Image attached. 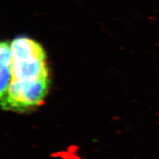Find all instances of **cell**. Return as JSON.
<instances>
[{"instance_id":"6da1fadb","label":"cell","mask_w":159,"mask_h":159,"mask_svg":"<svg viewBox=\"0 0 159 159\" xmlns=\"http://www.w3.org/2000/svg\"><path fill=\"white\" fill-rule=\"evenodd\" d=\"M48 89V78L30 81L13 80L7 94L1 99L2 107L5 110H24L39 105Z\"/></svg>"},{"instance_id":"7a4b0ae2","label":"cell","mask_w":159,"mask_h":159,"mask_svg":"<svg viewBox=\"0 0 159 159\" xmlns=\"http://www.w3.org/2000/svg\"><path fill=\"white\" fill-rule=\"evenodd\" d=\"M13 80L30 81L48 78L45 57H34L23 61H13Z\"/></svg>"},{"instance_id":"3957f363","label":"cell","mask_w":159,"mask_h":159,"mask_svg":"<svg viewBox=\"0 0 159 159\" xmlns=\"http://www.w3.org/2000/svg\"><path fill=\"white\" fill-rule=\"evenodd\" d=\"M13 61H23L34 57H45L44 52L39 43L25 37L16 39L11 43Z\"/></svg>"},{"instance_id":"277c9868","label":"cell","mask_w":159,"mask_h":159,"mask_svg":"<svg viewBox=\"0 0 159 159\" xmlns=\"http://www.w3.org/2000/svg\"><path fill=\"white\" fill-rule=\"evenodd\" d=\"M0 63L6 66H12L13 63L11 46L7 42H2L0 46Z\"/></svg>"}]
</instances>
